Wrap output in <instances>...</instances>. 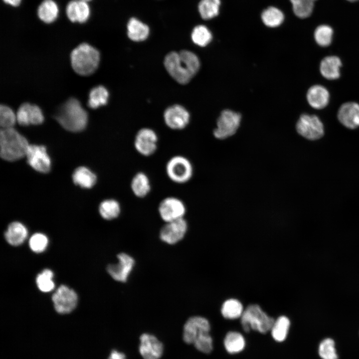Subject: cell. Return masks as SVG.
Instances as JSON below:
<instances>
[{
    "label": "cell",
    "mask_w": 359,
    "mask_h": 359,
    "mask_svg": "<svg viewBox=\"0 0 359 359\" xmlns=\"http://www.w3.org/2000/svg\"><path fill=\"white\" fill-rule=\"evenodd\" d=\"M164 66L175 80L180 84H186L198 72L200 61L193 52L182 50L169 53L165 57Z\"/></svg>",
    "instance_id": "obj_1"
},
{
    "label": "cell",
    "mask_w": 359,
    "mask_h": 359,
    "mask_svg": "<svg viewBox=\"0 0 359 359\" xmlns=\"http://www.w3.org/2000/svg\"><path fill=\"white\" fill-rule=\"evenodd\" d=\"M296 128L301 136L310 140H318L324 134L323 124L315 115L303 114L301 115Z\"/></svg>",
    "instance_id": "obj_11"
},
{
    "label": "cell",
    "mask_w": 359,
    "mask_h": 359,
    "mask_svg": "<svg viewBox=\"0 0 359 359\" xmlns=\"http://www.w3.org/2000/svg\"><path fill=\"white\" fill-rule=\"evenodd\" d=\"M130 185L132 192L139 198L147 196L152 189L150 179L148 175L143 172L136 173L132 177Z\"/></svg>",
    "instance_id": "obj_22"
},
{
    "label": "cell",
    "mask_w": 359,
    "mask_h": 359,
    "mask_svg": "<svg viewBox=\"0 0 359 359\" xmlns=\"http://www.w3.org/2000/svg\"><path fill=\"white\" fill-rule=\"evenodd\" d=\"M158 140V135L154 130L149 128H143L135 135L134 149L142 156L151 157L157 151Z\"/></svg>",
    "instance_id": "obj_10"
},
{
    "label": "cell",
    "mask_w": 359,
    "mask_h": 359,
    "mask_svg": "<svg viewBox=\"0 0 359 359\" xmlns=\"http://www.w3.org/2000/svg\"><path fill=\"white\" fill-rule=\"evenodd\" d=\"M16 121L21 126L39 125L43 123L44 117L41 109L36 105L24 103L16 113Z\"/></svg>",
    "instance_id": "obj_17"
},
{
    "label": "cell",
    "mask_w": 359,
    "mask_h": 359,
    "mask_svg": "<svg viewBox=\"0 0 359 359\" xmlns=\"http://www.w3.org/2000/svg\"><path fill=\"white\" fill-rule=\"evenodd\" d=\"M186 211V206L184 201L175 196L165 197L158 206L159 215L165 222L184 218Z\"/></svg>",
    "instance_id": "obj_8"
},
{
    "label": "cell",
    "mask_w": 359,
    "mask_h": 359,
    "mask_svg": "<svg viewBox=\"0 0 359 359\" xmlns=\"http://www.w3.org/2000/svg\"><path fill=\"white\" fill-rule=\"evenodd\" d=\"M318 352L322 359H338L335 342L332 339L323 340L319 345Z\"/></svg>",
    "instance_id": "obj_39"
},
{
    "label": "cell",
    "mask_w": 359,
    "mask_h": 359,
    "mask_svg": "<svg viewBox=\"0 0 359 359\" xmlns=\"http://www.w3.org/2000/svg\"><path fill=\"white\" fill-rule=\"evenodd\" d=\"M122 211L121 205L116 199L110 198L102 201L99 207V211L102 217L111 220L118 217Z\"/></svg>",
    "instance_id": "obj_26"
},
{
    "label": "cell",
    "mask_w": 359,
    "mask_h": 359,
    "mask_svg": "<svg viewBox=\"0 0 359 359\" xmlns=\"http://www.w3.org/2000/svg\"><path fill=\"white\" fill-rule=\"evenodd\" d=\"M163 351L162 344L155 336L148 334L141 335L139 351L144 359H159Z\"/></svg>",
    "instance_id": "obj_18"
},
{
    "label": "cell",
    "mask_w": 359,
    "mask_h": 359,
    "mask_svg": "<svg viewBox=\"0 0 359 359\" xmlns=\"http://www.w3.org/2000/svg\"><path fill=\"white\" fill-rule=\"evenodd\" d=\"M188 230V223L185 218L165 222L159 232L160 239L164 242L175 244L181 240Z\"/></svg>",
    "instance_id": "obj_12"
},
{
    "label": "cell",
    "mask_w": 359,
    "mask_h": 359,
    "mask_svg": "<svg viewBox=\"0 0 359 359\" xmlns=\"http://www.w3.org/2000/svg\"><path fill=\"white\" fill-rule=\"evenodd\" d=\"M261 19L265 25L269 27H276L284 21V15L281 10L277 7L270 6L263 10Z\"/></svg>",
    "instance_id": "obj_32"
},
{
    "label": "cell",
    "mask_w": 359,
    "mask_h": 359,
    "mask_svg": "<svg viewBox=\"0 0 359 359\" xmlns=\"http://www.w3.org/2000/svg\"><path fill=\"white\" fill-rule=\"evenodd\" d=\"M55 118L67 131L78 132L86 128L88 114L77 99L71 98L58 108Z\"/></svg>",
    "instance_id": "obj_3"
},
{
    "label": "cell",
    "mask_w": 359,
    "mask_h": 359,
    "mask_svg": "<svg viewBox=\"0 0 359 359\" xmlns=\"http://www.w3.org/2000/svg\"><path fill=\"white\" fill-rule=\"evenodd\" d=\"M274 321L256 304L249 305L241 317V325L246 332L252 329L265 334L271 330Z\"/></svg>",
    "instance_id": "obj_6"
},
{
    "label": "cell",
    "mask_w": 359,
    "mask_h": 359,
    "mask_svg": "<svg viewBox=\"0 0 359 359\" xmlns=\"http://www.w3.org/2000/svg\"><path fill=\"white\" fill-rule=\"evenodd\" d=\"M53 274L51 270L46 269L39 274L36 279L38 289L43 292L52 291L55 287L53 281Z\"/></svg>",
    "instance_id": "obj_38"
},
{
    "label": "cell",
    "mask_w": 359,
    "mask_h": 359,
    "mask_svg": "<svg viewBox=\"0 0 359 359\" xmlns=\"http://www.w3.org/2000/svg\"><path fill=\"white\" fill-rule=\"evenodd\" d=\"M48 243L47 237L41 233H36L31 236L29 239V245L30 249L36 253L44 251Z\"/></svg>",
    "instance_id": "obj_41"
},
{
    "label": "cell",
    "mask_w": 359,
    "mask_h": 359,
    "mask_svg": "<svg viewBox=\"0 0 359 359\" xmlns=\"http://www.w3.org/2000/svg\"><path fill=\"white\" fill-rule=\"evenodd\" d=\"M349 0L350 1H355L358 0Z\"/></svg>",
    "instance_id": "obj_45"
},
{
    "label": "cell",
    "mask_w": 359,
    "mask_h": 359,
    "mask_svg": "<svg viewBox=\"0 0 359 359\" xmlns=\"http://www.w3.org/2000/svg\"><path fill=\"white\" fill-rule=\"evenodd\" d=\"M333 30L328 25H321L317 27L314 32V37L318 44L322 47L329 46L332 42Z\"/></svg>",
    "instance_id": "obj_37"
},
{
    "label": "cell",
    "mask_w": 359,
    "mask_h": 359,
    "mask_svg": "<svg viewBox=\"0 0 359 359\" xmlns=\"http://www.w3.org/2000/svg\"><path fill=\"white\" fill-rule=\"evenodd\" d=\"M75 184L83 188H91L96 183V176L86 167H80L76 169L72 175Z\"/></svg>",
    "instance_id": "obj_28"
},
{
    "label": "cell",
    "mask_w": 359,
    "mask_h": 359,
    "mask_svg": "<svg viewBox=\"0 0 359 359\" xmlns=\"http://www.w3.org/2000/svg\"><path fill=\"white\" fill-rule=\"evenodd\" d=\"M212 38L211 31L207 27L202 24L196 25L191 33L192 42L200 47L207 45L211 42Z\"/></svg>",
    "instance_id": "obj_35"
},
{
    "label": "cell",
    "mask_w": 359,
    "mask_h": 359,
    "mask_svg": "<svg viewBox=\"0 0 359 359\" xmlns=\"http://www.w3.org/2000/svg\"><path fill=\"white\" fill-rule=\"evenodd\" d=\"M241 119L240 113L224 110L217 119V127L213 132L214 136L218 139H224L232 136L238 129Z\"/></svg>",
    "instance_id": "obj_9"
},
{
    "label": "cell",
    "mask_w": 359,
    "mask_h": 359,
    "mask_svg": "<svg viewBox=\"0 0 359 359\" xmlns=\"http://www.w3.org/2000/svg\"><path fill=\"white\" fill-rule=\"evenodd\" d=\"M66 13L72 22L83 23L90 16V7L87 2L81 0H72L67 4Z\"/></svg>",
    "instance_id": "obj_21"
},
{
    "label": "cell",
    "mask_w": 359,
    "mask_h": 359,
    "mask_svg": "<svg viewBox=\"0 0 359 359\" xmlns=\"http://www.w3.org/2000/svg\"><path fill=\"white\" fill-rule=\"evenodd\" d=\"M210 329L209 323L205 318L191 317L183 327V340L187 344H193L198 351L209 353L212 349V340L209 334Z\"/></svg>",
    "instance_id": "obj_2"
},
{
    "label": "cell",
    "mask_w": 359,
    "mask_h": 359,
    "mask_svg": "<svg viewBox=\"0 0 359 359\" xmlns=\"http://www.w3.org/2000/svg\"><path fill=\"white\" fill-rule=\"evenodd\" d=\"M339 121L346 127L354 129L359 127V104L354 102L344 103L338 112Z\"/></svg>",
    "instance_id": "obj_19"
},
{
    "label": "cell",
    "mask_w": 359,
    "mask_h": 359,
    "mask_svg": "<svg viewBox=\"0 0 359 359\" xmlns=\"http://www.w3.org/2000/svg\"><path fill=\"white\" fill-rule=\"evenodd\" d=\"M307 99L309 105L316 109H321L328 104L330 94L328 90L320 85L311 86L308 90Z\"/></svg>",
    "instance_id": "obj_23"
},
{
    "label": "cell",
    "mask_w": 359,
    "mask_h": 359,
    "mask_svg": "<svg viewBox=\"0 0 359 359\" xmlns=\"http://www.w3.org/2000/svg\"><path fill=\"white\" fill-rule=\"evenodd\" d=\"M290 325L289 319L284 316L275 320L270 330L273 339L277 342H282L287 336Z\"/></svg>",
    "instance_id": "obj_34"
},
{
    "label": "cell",
    "mask_w": 359,
    "mask_h": 359,
    "mask_svg": "<svg viewBox=\"0 0 359 359\" xmlns=\"http://www.w3.org/2000/svg\"><path fill=\"white\" fill-rule=\"evenodd\" d=\"M108 359H125V356L124 354L117 351H113Z\"/></svg>",
    "instance_id": "obj_42"
},
{
    "label": "cell",
    "mask_w": 359,
    "mask_h": 359,
    "mask_svg": "<svg viewBox=\"0 0 359 359\" xmlns=\"http://www.w3.org/2000/svg\"><path fill=\"white\" fill-rule=\"evenodd\" d=\"M100 59L99 51L86 43L79 44L70 54L73 69L79 75L88 76L97 69Z\"/></svg>",
    "instance_id": "obj_5"
},
{
    "label": "cell",
    "mask_w": 359,
    "mask_h": 359,
    "mask_svg": "<svg viewBox=\"0 0 359 359\" xmlns=\"http://www.w3.org/2000/svg\"><path fill=\"white\" fill-rule=\"evenodd\" d=\"M316 0H290L295 14L301 18L309 16L313 10Z\"/></svg>",
    "instance_id": "obj_36"
},
{
    "label": "cell",
    "mask_w": 359,
    "mask_h": 359,
    "mask_svg": "<svg viewBox=\"0 0 359 359\" xmlns=\"http://www.w3.org/2000/svg\"><path fill=\"white\" fill-rule=\"evenodd\" d=\"M27 233V230L23 224L15 221L8 225L4 233V236L9 244L13 246H18L25 240Z\"/></svg>",
    "instance_id": "obj_25"
},
{
    "label": "cell",
    "mask_w": 359,
    "mask_h": 359,
    "mask_svg": "<svg viewBox=\"0 0 359 359\" xmlns=\"http://www.w3.org/2000/svg\"><path fill=\"white\" fill-rule=\"evenodd\" d=\"M342 62L336 56L325 57L320 63V70L321 74L329 80H335L340 76Z\"/></svg>",
    "instance_id": "obj_24"
},
{
    "label": "cell",
    "mask_w": 359,
    "mask_h": 359,
    "mask_svg": "<svg viewBox=\"0 0 359 359\" xmlns=\"http://www.w3.org/2000/svg\"><path fill=\"white\" fill-rule=\"evenodd\" d=\"M126 28L128 38L135 42H141L146 40L150 33L149 25L135 16L128 19Z\"/></svg>",
    "instance_id": "obj_20"
},
{
    "label": "cell",
    "mask_w": 359,
    "mask_h": 359,
    "mask_svg": "<svg viewBox=\"0 0 359 359\" xmlns=\"http://www.w3.org/2000/svg\"><path fill=\"white\" fill-rule=\"evenodd\" d=\"M25 157L28 164L35 171L42 173L50 171L51 161L44 146L29 145Z\"/></svg>",
    "instance_id": "obj_15"
},
{
    "label": "cell",
    "mask_w": 359,
    "mask_h": 359,
    "mask_svg": "<svg viewBox=\"0 0 359 359\" xmlns=\"http://www.w3.org/2000/svg\"><path fill=\"white\" fill-rule=\"evenodd\" d=\"M81 0L85 1H86V2H88V1H90V0Z\"/></svg>",
    "instance_id": "obj_44"
},
{
    "label": "cell",
    "mask_w": 359,
    "mask_h": 359,
    "mask_svg": "<svg viewBox=\"0 0 359 359\" xmlns=\"http://www.w3.org/2000/svg\"><path fill=\"white\" fill-rule=\"evenodd\" d=\"M109 92L103 86L99 85L93 88L89 94L88 106L92 109H97L107 103Z\"/></svg>",
    "instance_id": "obj_29"
},
{
    "label": "cell",
    "mask_w": 359,
    "mask_h": 359,
    "mask_svg": "<svg viewBox=\"0 0 359 359\" xmlns=\"http://www.w3.org/2000/svg\"><path fill=\"white\" fill-rule=\"evenodd\" d=\"M164 121L171 129L180 130L185 128L190 120L188 112L182 106L178 104L168 107L164 114Z\"/></svg>",
    "instance_id": "obj_16"
},
{
    "label": "cell",
    "mask_w": 359,
    "mask_h": 359,
    "mask_svg": "<svg viewBox=\"0 0 359 359\" xmlns=\"http://www.w3.org/2000/svg\"><path fill=\"white\" fill-rule=\"evenodd\" d=\"M244 311L241 303L238 300L230 299L222 304L221 313L223 317L228 319L241 318Z\"/></svg>",
    "instance_id": "obj_31"
},
{
    "label": "cell",
    "mask_w": 359,
    "mask_h": 359,
    "mask_svg": "<svg viewBox=\"0 0 359 359\" xmlns=\"http://www.w3.org/2000/svg\"><path fill=\"white\" fill-rule=\"evenodd\" d=\"M58 11V7L55 1L44 0L38 7L37 15L44 22L50 23L57 17Z\"/></svg>",
    "instance_id": "obj_27"
},
{
    "label": "cell",
    "mask_w": 359,
    "mask_h": 359,
    "mask_svg": "<svg viewBox=\"0 0 359 359\" xmlns=\"http://www.w3.org/2000/svg\"><path fill=\"white\" fill-rule=\"evenodd\" d=\"M21 0H3V1L8 4L13 6H17L19 5Z\"/></svg>",
    "instance_id": "obj_43"
},
{
    "label": "cell",
    "mask_w": 359,
    "mask_h": 359,
    "mask_svg": "<svg viewBox=\"0 0 359 359\" xmlns=\"http://www.w3.org/2000/svg\"><path fill=\"white\" fill-rule=\"evenodd\" d=\"M220 5V0H200L198 11L202 19H210L218 14Z\"/></svg>",
    "instance_id": "obj_30"
},
{
    "label": "cell",
    "mask_w": 359,
    "mask_h": 359,
    "mask_svg": "<svg viewBox=\"0 0 359 359\" xmlns=\"http://www.w3.org/2000/svg\"><path fill=\"white\" fill-rule=\"evenodd\" d=\"M117 258L118 263L108 265L107 271L115 280L126 282L134 267L135 259L129 254L124 252L118 254Z\"/></svg>",
    "instance_id": "obj_14"
},
{
    "label": "cell",
    "mask_w": 359,
    "mask_h": 359,
    "mask_svg": "<svg viewBox=\"0 0 359 359\" xmlns=\"http://www.w3.org/2000/svg\"><path fill=\"white\" fill-rule=\"evenodd\" d=\"M52 300L55 310L60 314H67L76 306L78 297L75 292L65 285H61L53 294Z\"/></svg>",
    "instance_id": "obj_13"
},
{
    "label": "cell",
    "mask_w": 359,
    "mask_h": 359,
    "mask_svg": "<svg viewBox=\"0 0 359 359\" xmlns=\"http://www.w3.org/2000/svg\"><path fill=\"white\" fill-rule=\"evenodd\" d=\"M16 122V116L9 107L1 105L0 107V125L2 129L13 128Z\"/></svg>",
    "instance_id": "obj_40"
},
{
    "label": "cell",
    "mask_w": 359,
    "mask_h": 359,
    "mask_svg": "<svg viewBox=\"0 0 359 359\" xmlns=\"http://www.w3.org/2000/svg\"><path fill=\"white\" fill-rule=\"evenodd\" d=\"M168 178L173 183L184 184L191 180L193 175V167L185 156L176 155L171 157L165 165Z\"/></svg>",
    "instance_id": "obj_7"
},
{
    "label": "cell",
    "mask_w": 359,
    "mask_h": 359,
    "mask_svg": "<svg viewBox=\"0 0 359 359\" xmlns=\"http://www.w3.org/2000/svg\"><path fill=\"white\" fill-rule=\"evenodd\" d=\"M245 344V340L242 335L236 332H228L224 341L225 348L230 354L241 352L244 349Z\"/></svg>",
    "instance_id": "obj_33"
},
{
    "label": "cell",
    "mask_w": 359,
    "mask_h": 359,
    "mask_svg": "<svg viewBox=\"0 0 359 359\" xmlns=\"http://www.w3.org/2000/svg\"><path fill=\"white\" fill-rule=\"evenodd\" d=\"M29 146L26 139L13 128L1 129L0 154L3 160L13 162L21 159Z\"/></svg>",
    "instance_id": "obj_4"
}]
</instances>
